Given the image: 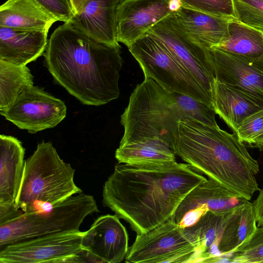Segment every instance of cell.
I'll return each instance as SVG.
<instances>
[{"instance_id":"13","label":"cell","mask_w":263,"mask_h":263,"mask_svg":"<svg viewBox=\"0 0 263 263\" xmlns=\"http://www.w3.org/2000/svg\"><path fill=\"white\" fill-rule=\"evenodd\" d=\"M171 0H123L117 18V39L127 47L174 13Z\"/></svg>"},{"instance_id":"21","label":"cell","mask_w":263,"mask_h":263,"mask_svg":"<svg viewBox=\"0 0 263 263\" xmlns=\"http://www.w3.org/2000/svg\"><path fill=\"white\" fill-rule=\"evenodd\" d=\"M174 13L189 37L206 49L220 44L228 33L229 22L235 19L211 15L182 6Z\"/></svg>"},{"instance_id":"10","label":"cell","mask_w":263,"mask_h":263,"mask_svg":"<svg viewBox=\"0 0 263 263\" xmlns=\"http://www.w3.org/2000/svg\"><path fill=\"white\" fill-rule=\"evenodd\" d=\"M64 102L33 86L25 89L0 114L18 128L31 134L53 128L66 117Z\"/></svg>"},{"instance_id":"27","label":"cell","mask_w":263,"mask_h":263,"mask_svg":"<svg viewBox=\"0 0 263 263\" xmlns=\"http://www.w3.org/2000/svg\"><path fill=\"white\" fill-rule=\"evenodd\" d=\"M236 18L263 31V0H234Z\"/></svg>"},{"instance_id":"3","label":"cell","mask_w":263,"mask_h":263,"mask_svg":"<svg viewBox=\"0 0 263 263\" xmlns=\"http://www.w3.org/2000/svg\"><path fill=\"white\" fill-rule=\"evenodd\" d=\"M175 152L196 172L248 200L260 191L258 162L234 132L192 119L180 121Z\"/></svg>"},{"instance_id":"19","label":"cell","mask_w":263,"mask_h":263,"mask_svg":"<svg viewBox=\"0 0 263 263\" xmlns=\"http://www.w3.org/2000/svg\"><path fill=\"white\" fill-rule=\"evenodd\" d=\"M47 31L0 26V60L26 65L44 54Z\"/></svg>"},{"instance_id":"16","label":"cell","mask_w":263,"mask_h":263,"mask_svg":"<svg viewBox=\"0 0 263 263\" xmlns=\"http://www.w3.org/2000/svg\"><path fill=\"white\" fill-rule=\"evenodd\" d=\"M232 212L219 215L208 211L194 224L185 228L198 243L194 262L229 261L232 249L228 228Z\"/></svg>"},{"instance_id":"4","label":"cell","mask_w":263,"mask_h":263,"mask_svg":"<svg viewBox=\"0 0 263 263\" xmlns=\"http://www.w3.org/2000/svg\"><path fill=\"white\" fill-rule=\"evenodd\" d=\"M215 115L212 106L189 96L168 91L152 78L144 77L121 116L124 134L119 145L157 138L175 152L180 121L192 119L218 127Z\"/></svg>"},{"instance_id":"25","label":"cell","mask_w":263,"mask_h":263,"mask_svg":"<svg viewBox=\"0 0 263 263\" xmlns=\"http://www.w3.org/2000/svg\"><path fill=\"white\" fill-rule=\"evenodd\" d=\"M33 86V77L26 65L0 60V111L25 89Z\"/></svg>"},{"instance_id":"28","label":"cell","mask_w":263,"mask_h":263,"mask_svg":"<svg viewBox=\"0 0 263 263\" xmlns=\"http://www.w3.org/2000/svg\"><path fill=\"white\" fill-rule=\"evenodd\" d=\"M182 6L211 15L236 18L234 0H180Z\"/></svg>"},{"instance_id":"26","label":"cell","mask_w":263,"mask_h":263,"mask_svg":"<svg viewBox=\"0 0 263 263\" xmlns=\"http://www.w3.org/2000/svg\"><path fill=\"white\" fill-rule=\"evenodd\" d=\"M230 262H263V226L257 227L253 235L230 255Z\"/></svg>"},{"instance_id":"22","label":"cell","mask_w":263,"mask_h":263,"mask_svg":"<svg viewBox=\"0 0 263 263\" xmlns=\"http://www.w3.org/2000/svg\"><path fill=\"white\" fill-rule=\"evenodd\" d=\"M57 21L36 0H7L0 7V26L48 32Z\"/></svg>"},{"instance_id":"6","label":"cell","mask_w":263,"mask_h":263,"mask_svg":"<svg viewBox=\"0 0 263 263\" xmlns=\"http://www.w3.org/2000/svg\"><path fill=\"white\" fill-rule=\"evenodd\" d=\"M99 211L94 197L82 192L43 210L26 212L20 210L13 218L0 224V249L38 237L80 231L85 218Z\"/></svg>"},{"instance_id":"2","label":"cell","mask_w":263,"mask_h":263,"mask_svg":"<svg viewBox=\"0 0 263 263\" xmlns=\"http://www.w3.org/2000/svg\"><path fill=\"white\" fill-rule=\"evenodd\" d=\"M121 49L99 43L65 23L51 35L44 63L54 81L82 104L100 106L119 97Z\"/></svg>"},{"instance_id":"1","label":"cell","mask_w":263,"mask_h":263,"mask_svg":"<svg viewBox=\"0 0 263 263\" xmlns=\"http://www.w3.org/2000/svg\"><path fill=\"white\" fill-rule=\"evenodd\" d=\"M207 178L186 163H119L105 181L102 203L143 234L174 215L186 196Z\"/></svg>"},{"instance_id":"23","label":"cell","mask_w":263,"mask_h":263,"mask_svg":"<svg viewBox=\"0 0 263 263\" xmlns=\"http://www.w3.org/2000/svg\"><path fill=\"white\" fill-rule=\"evenodd\" d=\"M174 151L157 138L119 145L115 152L119 163L148 165L163 164L176 162Z\"/></svg>"},{"instance_id":"9","label":"cell","mask_w":263,"mask_h":263,"mask_svg":"<svg viewBox=\"0 0 263 263\" xmlns=\"http://www.w3.org/2000/svg\"><path fill=\"white\" fill-rule=\"evenodd\" d=\"M147 32L160 42L180 65L212 96L215 75L209 51L189 37L174 13L157 23Z\"/></svg>"},{"instance_id":"12","label":"cell","mask_w":263,"mask_h":263,"mask_svg":"<svg viewBox=\"0 0 263 263\" xmlns=\"http://www.w3.org/2000/svg\"><path fill=\"white\" fill-rule=\"evenodd\" d=\"M248 201L208 178L186 196L171 218L180 227L186 228L194 224L208 211L226 214Z\"/></svg>"},{"instance_id":"29","label":"cell","mask_w":263,"mask_h":263,"mask_svg":"<svg viewBox=\"0 0 263 263\" xmlns=\"http://www.w3.org/2000/svg\"><path fill=\"white\" fill-rule=\"evenodd\" d=\"M263 128V109L254 112L245 118L235 132L239 140L251 147Z\"/></svg>"},{"instance_id":"24","label":"cell","mask_w":263,"mask_h":263,"mask_svg":"<svg viewBox=\"0 0 263 263\" xmlns=\"http://www.w3.org/2000/svg\"><path fill=\"white\" fill-rule=\"evenodd\" d=\"M214 48L250 59H263V31L233 19L229 23L228 34Z\"/></svg>"},{"instance_id":"17","label":"cell","mask_w":263,"mask_h":263,"mask_svg":"<svg viewBox=\"0 0 263 263\" xmlns=\"http://www.w3.org/2000/svg\"><path fill=\"white\" fill-rule=\"evenodd\" d=\"M123 1L85 0L70 23L99 43L121 48L117 39V18Z\"/></svg>"},{"instance_id":"15","label":"cell","mask_w":263,"mask_h":263,"mask_svg":"<svg viewBox=\"0 0 263 263\" xmlns=\"http://www.w3.org/2000/svg\"><path fill=\"white\" fill-rule=\"evenodd\" d=\"M82 248L101 262H121L129 249L127 231L116 214L101 216L84 232Z\"/></svg>"},{"instance_id":"20","label":"cell","mask_w":263,"mask_h":263,"mask_svg":"<svg viewBox=\"0 0 263 263\" xmlns=\"http://www.w3.org/2000/svg\"><path fill=\"white\" fill-rule=\"evenodd\" d=\"M25 154L19 140L1 135L0 204H16L24 173Z\"/></svg>"},{"instance_id":"30","label":"cell","mask_w":263,"mask_h":263,"mask_svg":"<svg viewBox=\"0 0 263 263\" xmlns=\"http://www.w3.org/2000/svg\"><path fill=\"white\" fill-rule=\"evenodd\" d=\"M58 21L70 23L74 13L69 0H36Z\"/></svg>"},{"instance_id":"33","label":"cell","mask_w":263,"mask_h":263,"mask_svg":"<svg viewBox=\"0 0 263 263\" xmlns=\"http://www.w3.org/2000/svg\"><path fill=\"white\" fill-rule=\"evenodd\" d=\"M85 0H69L74 14L77 13Z\"/></svg>"},{"instance_id":"31","label":"cell","mask_w":263,"mask_h":263,"mask_svg":"<svg viewBox=\"0 0 263 263\" xmlns=\"http://www.w3.org/2000/svg\"><path fill=\"white\" fill-rule=\"evenodd\" d=\"M253 202L255 212L257 227L263 226V188Z\"/></svg>"},{"instance_id":"8","label":"cell","mask_w":263,"mask_h":263,"mask_svg":"<svg viewBox=\"0 0 263 263\" xmlns=\"http://www.w3.org/2000/svg\"><path fill=\"white\" fill-rule=\"evenodd\" d=\"M198 243L172 218L137 235L125 257L127 263L194 262Z\"/></svg>"},{"instance_id":"18","label":"cell","mask_w":263,"mask_h":263,"mask_svg":"<svg viewBox=\"0 0 263 263\" xmlns=\"http://www.w3.org/2000/svg\"><path fill=\"white\" fill-rule=\"evenodd\" d=\"M212 107L235 132L239 124L252 114L263 109V100L238 87L214 79L212 89Z\"/></svg>"},{"instance_id":"14","label":"cell","mask_w":263,"mask_h":263,"mask_svg":"<svg viewBox=\"0 0 263 263\" xmlns=\"http://www.w3.org/2000/svg\"><path fill=\"white\" fill-rule=\"evenodd\" d=\"M215 79L263 100V59H252L215 48L208 49Z\"/></svg>"},{"instance_id":"32","label":"cell","mask_w":263,"mask_h":263,"mask_svg":"<svg viewBox=\"0 0 263 263\" xmlns=\"http://www.w3.org/2000/svg\"><path fill=\"white\" fill-rule=\"evenodd\" d=\"M251 147L257 148L263 153V128L260 134L253 141Z\"/></svg>"},{"instance_id":"5","label":"cell","mask_w":263,"mask_h":263,"mask_svg":"<svg viewBox=\"0 0 263 263\" xmlns=\"http://www.w3.org/2000/svg\"><path fill=\"white\" fill-rule=\"evenodd\" d=\"M75 170L65 162L50 142L39 143L25 162L17 208L29 212L43 210L82 192L74 182Z\"/></svg>"},{"instance_id":"11","label":"cell","mask_w":263,"mask_h":263,"mask_svg":"<svg viewBox=\"0 0 263 263\" xmlns=\"http://www.w3.org/2000/svg\"><path fill=\"white\" fill-rule=\"evenodd\" d=\"M84 232L41 236L0 249L1 263H63L82 249Z\"/></svg>"},{"instance_id":"7","label":"cell","mask_w":263,"mask_h":263,"mask_svg":"<svg viewBox=\"0 0 263 263\" xmlns=\"http://www.w3.org/2000/svg\"><path fill=\"white\" fill-rule=\"evenodd\" d=\"M128 48L138 62L144 77L152 78L168 91L189 96L212 107V96L148 32Z\"/></svg>"}]
</instances>
